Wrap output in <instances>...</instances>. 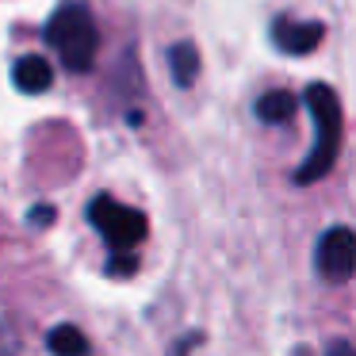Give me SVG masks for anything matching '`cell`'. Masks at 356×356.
I'll list each match as a JSON object with an SVG mask.
<instances>
[{"instance_id":"1","label":"cell","mask_w":356,"mask_h":356,"mask_svg":"<svg viewBox=\"0 0 356 356\" xmlns=\"http://www.w3.org/2000/svg\"><path fill=\"white\" fill-rule=\"evenodd\" d=\"M302 108L314 119V142H310L307 161L295 169L291 180L295 184H318L322 177L333 172L337 154H341V100L330 85L314 81V85H307V92H302Z\"/></svg>"},{"instance_id":"2","label":"cell","mask_w":356,"mask_h":356,"mask_svg":"<svg viewBox=\"0 0 356 356\" xmlns=\"http://www.w3.org/2000/svg\"><path fill=\"white\" fill-rule=\"evenodd\" d=\"M47 42L70 73H88L96 62V50H100V31H96L92 12L77 0L62 4L47 24Z\"/></svg>"},{"instance_id":"3","label":"cell","mask_w":356,"mask_h":356,"mask_svg":"<svg viewBox=\"0 0 356 356\" xmlns=\"http://www.w3.org/2000/svg\"><path fill=\"white\" fill-rule=\"evenodd\" d=\"M88 222L111 241V249H134L146 238V215L119 200H111V195H96L88 203Z\"/></svg>"},{"instance_id":"4","label":"cell","mask_w":356,"mask_h":356,"mask_svg":"<svg viewBox=\"0 0 356 356\" xmlns=\"http://www.w3.org/2000/svg\"><path fill=\"white\" fill-rule=\"evenodd\" d=\"M314 268L325 284H345L356 272V230L353 226H330L314 245Z\"/></svg>"},{"instance_id":"5","label":"cell","mask_w":356,"mask_h":356,"mask_svg":"<svg viewBox=\"0 0 356 356\" xmlns=\"http://www.w3.org/2000/svg\"><path fill=\"white\" fill-rule=\"evenodd\" d=\"M325 39V24H318V19H310V24H295V19L280 16L272 19V42H276L280 54H310V50H318V42Z\"/></svg>"},{"instance_id":"6","label":"cell","mask_w":356,"mask_h":356,"mask_svg":"<svg viewBox=\"0 0 356 356\" xmlns=\"http://www.w3.org/2000/svg\"><path fill=\"white\" fill-rule=\"evenodd\" d=\"M12 81H16L19 92L39 96V92H47V88L54 85V70H50V62L42 54H24L16 65H12Z\"/></svg>"},{"instance_id":"7","label":"cell","mask_w":356,"mask_h":356,"mask_svg":"<svg viewBox=\"0 0 356 356\" xmlns=\"http://www.w3.org/2000/svg\"><path fill=\"white\" fill-rule=\"evenodd\" d=\"M165 58H169L177 88H192L195 77H200V50H195V42H172Z\"/></svg>"},{"instance_id":"8","label":"cell","mask_w":356,"mask_h":356,"mask_svg":"<svg viewBox=\"0 0 356 356\" xmlns=\"http://www.w3.org/2000/svg\"><path fill=\"white\" fill-rule=\"evenodd\" d=\"M295 108H299V100H295L287 88H272V92H264L261 100H257L253 111H257V119H261V123L280 127V123H291Z\"/></svg>"},{"instance_id":"9","label":"cell","mask_w":356,"mask_h":356,"mask_svg":"<svg viewBox=\"0 0 356 356\" xmlns=\"http://www.w3.org/2000/svg\"><path fill=\"white\" fill-rule=\"evenodd\" d=\"M47 345H50V353L54 356H85L88 353V341H85V333L77 330V325H54L50 330V337H47Z\"/></svg>"},{"instance_id":"10","label":"cell","mask_w":356,"mask_h":356,"mask_svg":"<svg viewBox=\"0 0 356 356\" xmlns=\"http://www.w3.org/2000/svg\"><path fill=\"white\" fill-rule=\"evenodd\" d=\"M108 272L111 276H134V272H138V253H134V249H115L111 261H108Z\"/></svg>"},{"instance_id":"11","label":"cell","mask_w":356,"mask_h":356,"mask_svg":"<svg viewBox=\"0 0 356 356\" xmlns=\"http://www.w3.org/2000/svg\"><path fill=\"white\" fill-rule=\"evenodd\" d=\"M291 356H310L307 348H295ZM322 356H356V348L348 345V341H330V345H325V353Z\"/></svg>"},{"instance_id":"12","label":"cell","mask_w":356,"mask_h":356,"mask_svg":"<svg viewBox=\"0 0 356 356\" xmlns=\"http://www.w3.org/2000/svg\"><path fill=\"white\" fill-rule=\"evenodd\" d=\"M27 222H31V226H50V222H54V207H50V203H39V207H31Z\"/></svg>"}]
</instances>
